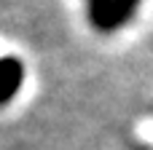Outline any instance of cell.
Instances as JSON below:
<instances>
[{
  "mask_svg": "<svg viewBox=\"0 0 153 150\" xmlns=\"http://www.w3.org/2000/svg\"><path fill=\"white\" fill-rule=\"evenodd\" d=\"M86 5H89V21L100 32H110V30L121 27L124 21H129V16L121 11L118 0H86Z\"/></svg>",
  "mask_w": 153,
  "mask_h": 150,
  "instance_id": "1",
  "label": "cell"
},
{
  "mask_svg": "<svg viewBox=\"0 0 153 150\" xmlns=\"http://www.w3.org/2000/svg\"><path fill=\"white\" fill-rule=\"evenodd\" d=\"M22 78H24V67L19 59H13V56L0 59V105H5L19 91Z\"/></svg>",
  "mask_w": 153,
  "mask_h": 150,
  "instance_id": "2",
  "label": "cell"
}]
</instances>
